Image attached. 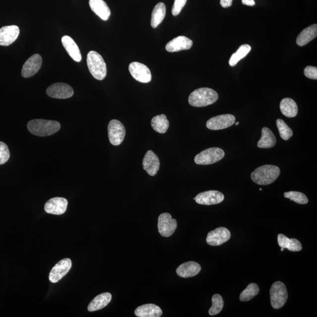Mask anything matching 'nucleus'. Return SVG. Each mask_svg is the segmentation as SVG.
Returning <instances> with one entry per match:
<instances>
[{
    "mask_svg": "<svg viewBox=\"0 0 317 317\" xmlns=\"http://www.w3.org/2000/svg\"><path fill=\"white\" fill-rule=\"evenodd\" d=\"M27 128L32 134L43 137L55 134L61 128V125L55 120L34 119L28 122Z\"/></svg>",
    "mask_w": 317,
    "mask_h": 317,
    "instance_id": "obj_1",
    "label": "nucleus"
},
{
    "mask_svg": "<svg viewBox=\"0 0 317 317\" xmlns=\"http://www.w3.org/2000/svg\"><path fill=\"white\" fill-rule=\"evenodd\" d=\"M187 0H174L172 12L174 16L179 15L186 4Z\"/></svg>",
    "mask_w": 317,
    "mask_h": 317,
    "instance_id": "obj_37",
    "label": "nucleus"
},
{
    "mask_svg": "<svg viewBox=\"0 0 317 317\" xmlns=\"http://www.w3.org/2000/svg\"><path fill=\"white\" fill-rule=\"evenodd\" d=\"M270 301L272 308L280 309L284 306L288 299L286 286L281 281H276L271 285L270 290Z\"/></svg>",
    "mask_w": 317,
    "mask_h": 317,
    "instance_id": "obj_5",
    "label": "nucleus"
},
{
    "mask_svg": "<svg viewBox=\"0 0 317 317\" xmlns=\"http://www.w3.org/2000/svg\"><path fill=\"white\" fill-rule=\"evenodd\" d=\"M281 112L288 118H294L298 113V106L295 101L289 98H284L281 101Z\"/></svg>",
    "mask_w": 317,
    "mask_h": 317,
    "instance_id": "obj_28",
    "label": "nucleus"
},
{
    "mask_svg": "<svg viewBox=\"0 0 317 317\" xmlns=\"http://www.w3.org/2000/svg\"><path fill=\"white\" fill-rule=\"evenodd\" d=\"M230 231L226 227H218L208 233L206 238V242L209 245L211 246H220L227 242L230 240Z\"/></svg>",
    "mask_w": 317,
    "mask_h": 317,
    "instance_id": "obj_13",
    "label": "nucleus"
},
{
    "mask_svg": "<svg viewBox=\"0 0 317 317\" xmlns=\"http://www.w3.org/2000/svg\"><path fill=\"white\" fill-rule=\"evenodd\" d=\"M276 142V138L271 130L267 127L263 128L262 131V137L258 142V147L263 149L271 148L274 147Z\"/></svg>",
    "mask_w": 317,
    "mask_h": 317,
    "instance_id": "obj_27",
    "label": "nucleus"
},
{
    "mask_svg": "<svg viewBox=\"0 0 317 317\" xmlns=\"http://www.w3.org/2000/svg\"><path fill=\"white\" fill-rule=\"evenodd\" d=\"M89 4L92 11L103 20H108L110 15V10L104 0H90Z\"/></svg>",
    "mask_w": 317,
    "mask_h": 317,
    "instance_id": "obj_21",
    "label": "nucleus"
},
{
    "mask_svg": "<svg viewBox=\"0 0 317 317\" xmlns=\"http://www.w3.org/2000/svg\"><path fill=\"white\" fill-rule=\"evenodd\" d=\"M42 57L40 54L31 56L27 61L24 63L21 71V75L24 78H30L36 74L39 71L42 65Z\"/></svg>",
    "mask_w": 317,
    "mask_h": 317,
    "instance_id": "obj_15",
    "label": "nucleus"
},
{
    "mask_svg": "<svg viewBox=\"0 0 317 317\" xmlns=\"http://www.w3.org/2000/svg\"><path fill=\"white\" fill-rule=\"evenodd\" d=\"M129 71L133 78L142 83H148L152 80V74L150 68L143 63L138 62L130 63Z\"/></svg>",
    "mask_w": 317,
    "mask_h": 317,
    "instance_id": "obj_9",
    "label": "nucleus"
},
{
    "mask_svg": "<svg viewBox=\"0 0 317 317\" xmlns=\"http://www.w3.org/2000/svg\"><path fill=\"white\" fill-rule=\"evenodd\" d=\"M235 121V116L231 114H224L213 117L208 120L206 123V126L209 129L217 131L229 128L233 125Z\"/></svg>",
    "mask_w": 317,
    "mask_h": 317,
    "instance_id": "obj_10",
    "label": "nucleus"
},
{
    "mask_svg": "<svg viewBox=\"0 0 317 317\" xmlns=\"http://www.w3.org/2000/svg\"><path fill=\"white\" fill-rule=\"evenodd\" d=\"M284 198L301 205H305L309 202L308 198L303 193L291 191L284 193Z\"/></svg>",
    "mask_w": 317,
    "mask_h": 317,
    "instance_id": "obj_35",
    "label": "nucleus"
},
{
    "mask_svg": "<svg viewBox=\"0 0 317 317\" xmlns=\"http://www.w3.org/2000/svg\"><path fill=\"white\" fill-rule=\"evenodd\" d=\"M218 94L209 88H201L192 92L189 95V103L194 107H205L216 102Z\"/></svg>",
    "mask_w": 317,
    "mask_h": 317,
    "instance_id": "obj_2",
    "label": "nucleus"
},
{
    "mask_svg": "<svg viewBox=\"0 0 317 317\" xmlns=\"http://www.w3.org/2000/svg\"><path fill=\"white\" fill-rule=\"evenodd\" d=\"M239 122H236V125H237H237H239Z\"/></svg>",
    "mask_w": 317,
    "mask_h": 317,
    "instance_id": "obj_42",
    "label": "nucleus"
},
{
    "mask_svg": "<svg viewBox=\"0 0 317 317\" xmlns=\"http://www.w3.org/2000/svg\"><path fill=\"white\" fill-rule=\"evenodd\" d=\"M280 168L271 164H265L257 168L252 172L253 181L259 185H268L273 183L280 175Z\"/></svg>",
    "mask_w": 317,
    "mask_h": 317,
    "instance_id": "obj_3",
    "label": "nucleus"
},
{
    "mask_svg": "<svg viewBox=\"0 0 317 317\" xmlns=\"http://www.w3.org/2000/svg\"><path fill=\"white\" fill-rule=\"evenodd\" d=\"M72 267L71 259L66 258L56 263L49 274V280L53 283H56L67 274Z\"/></svg>",
    "mask_w": 317,
    "mask_h": 317,
    "instance_id": "obj_11",
    "label": "nucleus"
},
{
    "mask_svg": "<svg viewBox=\"0 0 317 317\" xmlns=\"http://www.w3.org/2000/svg\"><path fill=\"white\" fill-rule=\"evenodd\" d=\"M223 193L216 190H209L199 193L195 198L197 204L202 205H213L220 204L224 201Z\"/></svg>",
    "mask_w": 317,
    "mask_h": 317,
    "instance_id": "obj_14",
    "label": "nucleus"
},
{
    "mask_svg": "<svg viewBox=\"0 0 317 317\" xmlns=\"http://www.w3.org/2000/svg\"><path fill=\"white\" fill-rule=\"evenodd\" d=\"M317 36V25L313 24L305 28L301 31L299 36L297 38L296 43L297 45L303 47L307 45L310 41H312Z\"/></svg>",
    "mask_w": 317,
    "mask_h": 317,
    "instance_id": "obj_25",
    "label": "nucleus"
},
{
    "mask_svg": "<svg viewBox=\"0 0 317 317\" xmlns=\"http://www.w3.org/2000/svg\"><path fill=\"white\" fill-rule=\"evenodd\" d=\"M243 5L254 6L256 4L255 0H242Z\"/></svg>",
    "mask_w": 317,
    "mask_h": 317,
    "instance_id": "obj_40",
    "label": "nucleus"
},
{
    "mask_svg": "<svg viewBox=\"0 0 317 317\" xmlns=\"http://www.w3.org/2000/svg\"><path fill=\"white\" fill-rule=\"evenodd\" d=\"M20 28L17 25H8L0 29V46H8L17 39Z\"/></svg>",
    "mask_w": 317,
    "mask_h": 317,
    "instance_id": "obj_17",
    "label": "nucleus"
},
{
    "mask_svg": "<svg viewBox=\"0 0 317 317\" xmlns=\"http://www.w3.org/2000/svg\"><path fill=\"white\" fill-rule=\"evenodd\" d=\"M135 314L138 317H159L163 312L160 307L155 304H147L138 307Z\"/></svg>",
    "mask_w": 317,
    "mask_h": 317,
    "instance_id": "obj_23",
    "label": "nucleus"
},
{
    "mask_svg": "<svg viewBox=\"0 0 317 317\" xmlns=\"http://www.w3.org/2000/svg\"><path fill=\"white\" fill-rule=\"evenodd\" d=\"M304 75L309 79H317V68L316 66H308L304 69Z\"/></svg>",
    "mask_w": 317,
    "mask_h": 317,
    "instance_id": "obj_38",
    "label": "nucleus"
},
{
    "mask_svg": "<svg viewBox=\"0 0 317 317\" xmlns=\"http://www.w3.org/2000/svg\"><path fill=\"white\" fill-rule=\"evenodd\" d=\"M260 190H261V191H262V188L260 189Z\"/></svg>",
    "mask_w": 317,
    "mask_h": 317,
    "instance_id": "obj_43",
    "label": "nucleus"
},
{
    "mask_svg": "<svg viewBox=\"0 0 317 317\" xmlns=\"http://www.w3.org/2000/svg\"><path fill=\"white\" fill-rule=\"evenodd\" d=\"M111 300H112V295L109 293H104L98 295L89 304L88 310L89 312H93L103 309L108 305Z\"/></svg>",
    "mask_w": 317,
    "mask_h": 317,
    "instance_id": "obj_24",
    "label": "nucleus"
},
{
    "mask_svg": "<svg viewBox=\"0 0 317 317\" xmlns=\"http://www.w3.org/2000/svg\"><path fill=\"white\" fill-rule=\"evenodd\" d=\"M166 6L163 2H158L155 6L152 11L151 18V26L152 28H157L164 20L166 15Z\"/></svg>",
    "mask_w": 317,
    "mask_h": 317,
    "instance_id": "obj_29",
    "label": "nucleus"
},
{
    "mask_svg": "<svg viewBox=\"0 0 317 317\" xmlns=\"http://www.w3.org/2000/svg\"><path fill=\"white\" fill-rule=\"evenodd\" d=\"M201 271V266L198 263L188 262L183 263L176 269V273L179 277L189 278L196 276Z\"/></svg>",
    "mask_w": 317,
    "mask_h": 317,
    "instance_id": "obj_20",
    "label": "nucleus"
},
{
    "mask_svg": "<svg viewBox=\"0 0 317 317\" xmlns=\"http://www.w3.org/2000/svg\"><path fill=\"white\" fill-rule=\"evenodd\" d=\"M276 124L281 138L284 141L289 140L293 135L292 129L285 123L283 120L278 119Z\"/></svg>",
    "mask_w": 317,
    "mask_h": 317,
    "instance_id": "obj_34",
    "label": "nucleus"
},
{
    "mask_svg": "<svg viewBox=\"0 0 317 317\" xmlns=\"http://www.w3.org/2000/svg\"><path fill=\"white\" fill-rule=\"evenodd\" d=\"M211 301L212 306L209 310V315H217L223 310L224 306L223 298L219 294H214L212 297Z\"/></svg>",
    "mask_w": 317,
    "mask_h": 317,
    "instance_id": "obj_33",
    "label": "nucleus"
},
{
    "mask_svg": "<svg viewBox=\"0 0 317 317\" xmlns=\"http://www.w3.org/2000/svg\"><path fill=\"white\" fill-rule=\"evenodd\" d=\"M61 41L63 47L72 59L76 62H81L82 59L81 52L74 40L71 37L65 36L62 38Z\"/></svg>",
    "mask_w": 317,
    "mask_h": 317,
    "instance_id": "obj_22",
    "label": "nucleus"
},
{
    "mask_svg": "<svg viewBox=\"0 0 317 317\" xmlns=\"http://www.w3.org/2000/svg\"><path fill=\"white\" fill-rule=\"evenodd\" d=\"M177 226L176 220L172 218L169 213L161 214L158 218V230L161 236L168 237L172 236Z\"/></svg>",
    "mask_w": 317,
    "mask_h": 317,
    "instance_id": "obj_8",
    "label": "nucleus"
},
{
    "mask_svg": "<svg viewBox=\"0 0 317 317\" xmlns=\"http://www.w3.org/2000/svg\"><path fill=\"white\" fill-rule=\"evenodd\" d=\"M193 41L185 36H179L169 41L166 44V50L169 53L179 52L191 49Z\"/></svg>",
    "mask_w": 317,
    "mask_h": 317,
    "instance_id": "obj_19",
    "label": "nucleus"
},
{
    "mask_svg": "<svg viewBox=\"0 0 317 317\" xmlns=\"http://www.w3.org/2000/svg\"><path fill=\"white\" fill-rule=\"evenodd\" d=\"M143 168L151 176L156 175L160 167V161L152 151H148L145 155L142 163Z\"/></svg>",
    "mask_w": 317,
    "mask_h": 317,
    "instance_id": "obj_18",
    "label": "nucleus"
},
{
    "mask_svg": "<svg viewBox=\"0 0 317 317\" xmlns=\"http://www.w3.org/2000/svg\"><path fill=\"white\" fill-rule=\"evenodd\" d=\"M151 126L154 131L159 134H164L169 127V122L164 114L154 117L151 120Z\"/></svg>",
    "mask_w": 317,
    "mask_h": 317,
    "instance_id": "obj_30",
    "label": "nucleus"
},
{
    "mask_svg": "<svg viewBox=\"0 0 317 317\" xmlns=\"http://www.w3.org/2000/svg\"><path fill=\"white\" fill-rule=\"evenodd\" d=\"M47 94L50 97L56 99H67L73 96L74 90L68 84L55 83L47 88Z\"/></svg>",
    "mask_w": 317,
    "mask_h": 317,
    "instance_id": "obj_12",
    "label": "nucleus"
},
{
    "mask_svg": "<svg viewBox=\"0 0 317 317\" xmlns=\"http://www.w3.org/2000/svg\"><path fill=\"white\" fill-rule=\"evenodd\" d=\"M259 287L256 283L250 284L240 295V300L242 302L251 300L259 293Z\"/></svg>",
    "mask_w": 317,
    "mask_h": 317,
    "instance_id": "obj_32",
    "label": "nucleus"
},
{
    "mask_svg": "<svg viewBox=\"0 0 317 317\" xmlns=\"http://www.w3.org/2000/svg\"><path fill=\"white\" fill-rule=\"evenodd\" d=\"M68 201L63 198H53L47 201L44 206V210L47 213L61 215L67 209Z\"/></svg>",
    "mask_w": 317,
    "mask_h": 317,
    "instance_id": "obj_16",
    "label": "nucleus"
},
{
    "mask_svg": "<svg viewBox=\"0 0 317 317\" xmlns=\"http://www.w3.org/2000/svg\"><path fill=\"white\" fill-rule=\"evenodd\" d=\"M233 0H220V5L222 7L228 8L232 5Z\"/></svg>",
    "mask_w": 317,
    "mask_h": 317,
    "instance_id": "obj_39",
    "label": "nucleus"
},
{
    "mask_svg": "<svg viewBox=\"0 0 317 317\" xmlns=\"http://www.w3.org/2000/svg\"><path fill=\"white\" fill-rule=\"evenodd\" d=\"M87 65L92 75L98 80L102 81L106 77L107 68L106 62L99 53L94 51L87 55Z\"/></svg>",
    "mask_w": 317,
    "mask_h": 317,
    "instance_id": "obj_4",
    "label": "nucleus"
},
{
    "mask_svg": "<svg viewBox=\"0 0 317 317\" xmlns=\"http://www.w3.org/2000/svg\"><path fill=\"white\" fill-rule=\"evenodd\" d=\"M108 137L111 144L118 146L124 140L126 135L125 126L118 120H110L107 126Z\"/></svg>",
    "mask_w": 317,
    "mask_h": 317,
    "instance_id": "obj_7",
    "label": "nucleus"
},
{
    "mask_svg": "<svg viewBox=\"0 0 317 317\" xmlns=\"http://www.w3.org/2000/svg\"><path fill=\"white\" fill-rule=\"evenodd\" d=\"M284 249H283V248H281V252H283V251H284Z\"/></svg>",
    "mask_w": 317,
    "mask_h": 317,
    "instance_id": "obj_41",
    "label": "nucleus"
},
{
    "mask_svg": "<svg viewBox=\"0 0 317 317\" xmlns=\"http://www.w3.org/2000/svg\"><path fill=\"white\" fill-rule=\"evenodd\" d=\"M224 152L218 148L207 149L196 155L195 162L201 165H208L217 162L224 157Z\"/></svg>",
    "mask_w": 317,
    "mask_h": 317,
    "instance_id": "obj_6",
    "label": "nucleus"
},
{
    "mask_svg": "<svg viewBox=\"0 0 317 317\" xmlns=\"http://www.w3.org/2000/svg\"><path fill=\"white\" fill-rule=\"evenodd\" d=\"M10 157L8 146L2 142H0V165L7 162Z\"/></svg>",
    "mask_w": 317,
    "mask_h": 317,
    "instance_id": "obj_36",
    "label": "nucleus"
},
{
    "mask_svg": "<svg viewBox=\"0 0 317 317\" xmlns=\"http://www.w3.org/2000/svg\"><path fill=\"white\" fill-rule=\"evenodd\" d=\"M250 51H251V47L248 45V44H244V45L240 46L239 49L237 51V52L234 53L232 56H231L229 65L231 66H235L238 62L243 58H245V57L248 54Z\"/></svg>",
    "mask_w": 317,
    "mask_h": 317,
    "instance_id": "obj_31",
    "label": "nucleus"
},
{
    "mask_svg": "<svg viewBox=\"0 0 317 317\" xmlns=\"http://www.w3.org/2000/svg\"><path fill=\"white\" fill-rule=\"evenodd\" d=\"M278 243L281 248L287 249L291 252H300L302 250V245L296 239H289L283 234L278 235Z\"/></svg>",
    "mask_w": 317,
    "mask_h": 317,
    "instance_id": "obj_26",
    "label": "nucleus"
}]
</instances>
